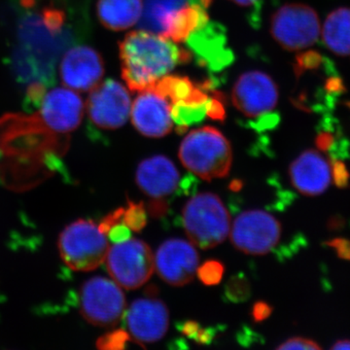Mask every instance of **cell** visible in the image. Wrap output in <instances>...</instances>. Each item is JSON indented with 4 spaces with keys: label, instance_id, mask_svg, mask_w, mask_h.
<instances>
[{
    "label": "cell",
    "instance_id": "cell-31",
    "mask_svg": "<svg viewBox=\"0 0 350 350\" xmlns=\"http://www.w3.org/2000/svg\"><path fill=\"white\" fill-rule=\"evenodd\" d=\"M108 238L114 243H122L131 239V229L124 223H117L107 232Z\"/></svg>",
    "mask_w": 350,
    "mask_h": 350
},
{
    "label": "cell",
    "instance_id": "cell-40",
    "mask_svg": "<svg viewBox=\"0 0 350 350\" xmlns=\"http://www.w3.org/2000/svg\"><path fill=\"white\" fill-rule=\"evenodd\" d=\"M157 200H154V202H152L151 204H149V213H150L153 217H162L165 211H167V206H165L163 200H159L161 199Z\"/></svg>",
    "mask_w": 350,
    "mask_h": 350
},
{
    "label": "cell",
    "instance_id": "cell-17",
    "mask_svg": "<svg viewBox=\"0 0 350 350\" xmlns=\"http://www.w3.org/2000/svg\"><path fill=\"white\" fill-rule=\"evenodd\" d=\"M135 181L145 195L155 200L162 199L178 187V170L167 157H151L138 165Z\"/></svg>",
    "mask_w": 350,
    "mask_h": 350
},
{
    "label": "cell",
    "instance_id": "cell-9",
    "mask_svg": "<svg viewBox=\"0 0 350 350\" xmlns=\"http://www.w3.org/2000/svg\"><path fill=\"white\" fill-rule=\"evenodd\" d=\"M282 237V225L273 215L262 211H248L234 220L231 241L246 254L265 255L275 247Z\"/></svg>",
    "mask_w": 350,
    "mask_h": 350
},
{
    "label": "cell",
    "instance_id": "cell-41",
    "mask_svg": "<svg viewBox=\"0 0 350 350\" xmlns=\"http://www.w3.org/2000/svg\"><path fill=\"white\" fill-rule=\"evenodd\" d=\"M331 349H350V340H337L332 345Z\"/></svg>",
    "mask_w": 350,
    "mask_h": 350
},
{
    "label": "cell",
    "instance_id": "cell-34",
    "mask_svg": "<svg viewBox=\"0 0 350 350\" xmlns=\"http://www.w3.org/2000/svg\"><path fill=\"white\" fill-rule=\"evenodd\" d=\"M335 137L328 131H323V133H319L315 144L319 150L323 152L331 151L335 147Z\"/></svg>",
    "mask_w": 350,
    "mask_h": 350
},
{
    "label": "cell",
    "instance_id": "cell-25",
    "mask_svg": "<svg viewBox=\"0 0 350 350\" xmlns=\"http://www.w3.org/2000/svg\"><path fill=\"white\" fill-rule=\"evenodd\" d=\"M198 276L204 284L216 285L222 280L224 266L218 261H207L197 269Z\"/></svg>",
    "mask_w": 350,
    "mask_h": 350
},
{
    "label": "cell",
    "instance_id": "cell-35",
    "mask_svg": "<svg viewBox=\"0 0 350 350\" xmlns=\"http://www.w3.org/2000/svg\"><path fill=\"white\" fill-rule=\"evenodd\" d=\"M273 308L265 301H258L252 308V317L255 322H261L268 319L271 314Z\"/></svg>",
    "mask_w": 350,
    "mask_h": 350
},
{
    "label": "cell",
    "instance_id": "cell-37",
    "mask_svg": "<svg viewBox=\"0 0 350 350\" xmlns=\"http://www.w3.org/2000/svg\"><path fill=\"white\" fill-rule=\"evenodd\" d=\"M199 323L192 320H187V321L179 322L176 323L177 330L180 333L185 335L189 338H194L196 334L200 329Z\"/></svg>",
    "mask_w": 350,
    "mask_h": 350
},
{
    "label": "cell",
    "instance_id": "cell-13",
    "mask_svg": "<svg viewBox=\"0 0 350 350\" xmlns=\"http://www.w3.org/2000/svg\"><path fill=\"white\" fill-rule=\"evenodd\" d=\"M199 254L192 243L180 239H170L156 253L157 273L165 282L183 286L192 282L199 268Z\"/></svg>",
    "mask_w": 350,
    "mask_h": 350
},
{
    "label": "cell",
    "instance_id": "cell-14",
    "mask_svg": "<svg viewBox=\"0 0 350 350\" xmlns=\"http://www.w3.org/2000/svg\"><path fill=\"white\" fill-rule=\"evenodd\" d=\"M172 109V103L167 98L153 88H148L139 92L131 105L133 125L145 137H165L174 128Z\"/></svg>",
    "mask_w": 350,
    "mask_h": 350
},
{
    "label": "cell",
    "instance_id": "cell-28",
    "mask_svg": "<svg viewBox=\"0 0 350 350\" xmlns=\"http://www.w3.org/2000/svg\"><path fill=\"white\" fill-rule=\"evenodd\" d=\"M331 175L334 183L338 188L349 187L350 172L342 161L333 159L331 161Z\"/></svg>",
    "mask_w": 350,
    "mask_h": 350
},
{
    "label": "cell",
    "instance_id": "cell-43",
    "mask_svg": "<svg viewBox=\"0 0 350 350\" xmlns=\"http://www.w3.org/2000/svg\"><path fill=\"white\" fill-rule=\"evenodd\" d=\"M213 0H190V3L197 4V5L202 6L204 8H206V7L209 6L211 2Z\"/></svg>",
    "mask_w": 350,
    "mask_h": 350
},
{
    "label": "cell",
    "instance_id": "cell-33",
    "mask_svg": "<svg viewBox=\"0 0 350 350\" xmlns=\"http://www.w3.org/2000/svg\"><path fill=\"white\" fill-rule=\"evenodd\" d=\"M124 211H125V208H118L113 211V213L108 214L107 217L103 219L100 225H98L101 231L105 232V234H107V232H109V230L111 229L113 226L117 224V223L121 222V220H123Z\"/></svg>",
    "mask_w": 350,
    "mask_h": 350
},
{
    "label": "cell",
    "instance_id": "cell-12",
    "mask_svg": "<svg viewBox=\"0 0 350 350\" xmlns=\"http://www.w3.org/2000/svg\"><path fill=\"white\" fill-rule=\"evenodd\" d=\"M63 84L75 92L92 91L105 75L100 53L90 46H75L64 54L59 66Z\"/></svg>",
    "mask_w": 350,
    "mask_h": 350
},
{
    "label": "cell",
    "instance_id": "cell-32",
    "mask_svg": "<svg viewBox=\"0 0 350 350\" xmlns=\"http://www.w3.org/2000/svg\"><path fill=\"white\" fill-rule=\"evenodd\" d=\"M221 327H209V328H200L197 332L193 340L199 345H211L213 338L217 335Z\"/></svg>",
    "mask_w": 350,
    "mask_h": 350
},
{
    "label": "cell",
    "instance_id": "cell-42",
    "mask_svg": "<svg viewBox=\"0 0 350 350\" xmlns=\"http://www.w3.org/2000/svg\"><path fill=\"white\" fill-rule=\"evenodd\" d=\"M231 1L238 4L239 6L250 7L253 5L254 3H256L257 0H231Z\"/></svg>",
    "mask_w": 350,
    "mask_h": 350
},
{
    "label": "cell",
    "instance_id": "cell-24",
    "mask_svg": "<svg viewBox=\"0 0 350 350\" xmlns=\"http://www.w3.org/2000/svg\"><path fill=\"white\" fill-rule=\"evenodd\" d=\"M123 223L135 232L142 231L147 224V213L144 202H129L123 215Z\"/></svg>",
    "mask_w": 350,
    "mask_h": 350
},
{
    "label": "cell",
    "instance_id": "cell-2",
    "mask_svg": "<svg viewBox=\"0 0 350 350\" xmlns=\"http://www.w3.org/2000/svg\"><path fill=\"white\" fill-rule=\"evenodd\" d=\"M184 167L204 180L223 178L231 170L232 152L229 140L213 126L189 133L179 148Z\"/></svg>",
    "mask_w": 350,
    "mask_h": 350
},
{
    "label": "cell",
    "instance_id": "cell-38",
    "mask_svg": "<svg viewBox=\"0 0 350 350\" xmlns=\"http://www.w3.org/2000/svg\"><path fill=\"white\" fill-rule=\"evenodd\" d=\"M198 185V180L192 174H188L184 177L181 182L179 181V191L180 194L189 195L191 192H194Z\"/></svg>",
    "mask_w": 350,
    "mask_h": 350
},
{
    "label": "cell",
    "instance_id": "cell-36",
    "mask_svg": "<svg viewBox=\"0 0 350 350\" xmlns=\"http://www.w3.org/2000/svg\"><path fill=\"white\" fill-rule=\"evenodd\" d=\"M238 340L241 345L250 347V345L256 344V342H262V338L251 329L244 327L243 330H241L239 333Z\"/></svg>",
    "mask_w": 350,
    "mask_h": 350
},
{
    "label": "cell",
    "instance_id": "cell-30",
    "mask_svg": "<svg viewBox=\"0 0 350 350\" xmlns=\"http://www.w3.org/2000/svg\"><path fill=\"white\" fill-rule=\"evenodd\" d=\"M327 245L330 246L337 253L340 259L350 261V241L345 238H336L327 241Z\"/></svg>",
    "mask_w": 350,
    "mask_h": 350
},
{
    "label": "cell",
    "instance_id": "cell-7",
    "mask_svg": "<svg viewBox=\"0 0 350 350\" xmlns=\"http://www.w3.org/2000/svg\"><path fill=\"white\" fill-rule=\"evenodd\" d=\"M80 313L92 325L113 328L125 315L126 298L116 282L94 276L82 285Z\"/></svg>",
    "mask_w": 350,
    "mask_h": 350
},
{
    "label": "cell",
    "instance_id": "cell-27",
    "mask_svg": "<svg viewBox=\"0 0 350 350\" xmlns=\"http://www.w3.org/2000/svg\"><path fill=\"white\" fill-rule=\"evenodd\" d=\"M321 61V56L315 51H308V52L299 55L296 57V66H295L297 77H300L304 71L314 70V69L319 68Z\"/></svg>",
    "mask_w": 350,
    "mask_h": 350
},
{
    "label": "cell",
    "instance_id": "cell-20",
    "mask_svg": "<svg viewBox=\"0 0 350 350\" xmlns=\"http://www.w3.org/2000/svg\"><path fill=\"white\" fill-rule=\"evenodd\" d=\"M322 38L328 49L336 55L350 54L349 8H338L329 14L322 29Z\"/></svg>",
    "mask_w": 350,
    "mask_h": 350
},
{
    "label": "cell",
    "instance_id": "cell-19",
    "mask_svg": "<svg viewBox=\"0 0 350 350\" xmlns=\"http://www.w3.org/2000/svg\"><path fill=\"white\" fill-rule=\"evenodd\" d=\"M142 0H98L96 14L103 27L113 31L130 29L139 22Z\"/></svg>",
    "mask_w": 350,
    "mask_h": 350
},
{
    "label": "cell",
    "instance_id": "cell-15",
    "mask_svg": "<svg viewBox=\"0 0 350 350\" xmlns=\"http://www.w3.org/2000/svg\"><path fill=\"white\" fill-rule=\"evenodd\" d=\"M129 335L138 344H152L165 335L170 325L167 306L157 299H137L126 312Z\"/></svg>",
    "mask_w": 350,
    "mask_h": 350
},
{
    "label": "cell",
    "instance_id": "cell-1",
    "mask_svg": "<svg viewBox=\"0 0 350 350\" xmlns=\"http://www.w3.org/2000/svg\"><path fill=\"white\" fill-rule=\"evenodd\" d=\"M119 52L122 77L129 89L137 93L191 59L190 53L174 41L144 29L126 34L120 43Z\"/></svg>",
    "mask_w": 350,
    "mask_h": 350
},
{
    "label": "cell",
    "instance_id": "cell-6",
    "mask_svg": "<svg viewBox=\"0 0 350 350\" xmlns=\"http://www.w3.org/2000/svg\"><path fill=\"white\" fill-rule=\"evenodd\" d=\"M105 262L114 282L126 290L142 286L155 269V258L150 246L139 239H130L113 244Z\"/></svg>",
    "mask_w": 350,
    "mask_h": 350
},
{
    "label": "cell",
    "instance_id": "cell-8",
    "mask_svg": "<svg viewBox=\"0 0 350 350\" xmlns=\"http://www.w3.org/2000/svg\"><path fill=\"white\" fill-rule=\"evenodd\" d=\"M320 31L317 11L306 4H285L271 18V36L285 50L300 51L310 47L319 39Z\"/></svg>",
    "mask_w": 350,
    "mask_h": 350
},
{
    "label": "cell",
    "instance_id": "cell-26",
    "mask_svg": "<svg viewBox=\"0 0 350 350\" xmlns=\"http://www.w3.org/2000/svg\"><path fill=\"white\" fill-rule=\"evenodd\" d=\"M130 340V335L126 331L116 330L100 338L96 345L100 349H123Z\"/></svg>",
    "mask_w": 350,
    "mask_h": 350
},
{
    "label": "cell",
    "instance_id": "cell-29",
    "mask_svg": "<svg viewBox=\"0 0 350 350\" xmlns=\"http://www.w3.org/2000/svg\"><path fill=\"white\" fill-rule=\"evenodd\" d=\"M317 342L306 338H292L287 340L286 342H283L278 347V349H321Z\"/></svg>",
    "mask_w": 350,
    "mask_h": 350
},
{
    "label": "cell",
    "instance_id": "cell-3",
    "mask_svg": "<svg viewBox=\"0 0 350 350\" xmlns=\"http://www.w3.org/2000/svg\"><path fill=\"white\" fill-rule=\"evenodd\" d=\"M188 238L202 250L222 243L230 232V214L222 200L211 193L194 196L182 211Z\"/></svg>",
    "mask_w": 350,
    "mask_h": 350
},
{
    "label": "cell",
    "instance_id": "cell-39",
    "mask_svg": "<svg viewBox=\"0 0 350 350\" xmlns=\"http://www.w3.org/2000/svg\"><path fill=\"white\" fill-rule=\"evenodd\" d=\"M326 91L330 94H342L347 92L344 82L340 78L331 77L326 81Z\"/></svg>",
    "mask_w": 350,
    "mask_h": 350
},
{
    "label": "cell",
    "instance_id": "cell-5",
    "mask_svg": "<svg viewBox=\"0 0 350 350\" xmlns=\"http://www.w3.org/2000/svg\"><path fill=\"white\" fill-rule=\"evenodd\" d=\"M59 254L64 264L75 271H91L107 259L109 244L98 225L93 221H75L59 234Z\"/></svg>",
    "mask_w": 350,
    "mask_h": 350
},
{
    "label": "cell",
    "instance_id": "cell-11",
    "mask_svg": "<svg viewBox=\"0 0 350 350\" xmlns=\"http://www.w3.org/2000/svg\"><path fill=\"white\" fill-rule=\"evenodd\" d=\"M85 108L94 125L103 130H117L130 117L131 94L123 84L108 79L92 90Z\"/></svg>",
    "mask_w": 350,
    "mask_h": 350
},
{
    "label": "cell",
    "instance_id": "cell-18",
    "mask_svg": "<svg viewBox=\"0 0 350 350\" xmlns=\"http://www.w3.org/2000/svg\"><path fill=\"white\" fill-rule=\"evenodd\" d=\"M185 42L194 51L202 64L211 68H224L231 63V52L225 47V32L211 25L208 20L190 34Z\"/></svg>",
    "mask_w": 350,
    "mask_h": 350
},
{
    "label": "cell",
    "instance_id": "cell-16",
    "mask_svg": "<svg viewBox=\"0 0 350 350\" xmlns=\"http://www.w3.org/2000/svg\"><path fill=\"white\" fill-rule=\"evenodd\" d=\"M289 175L292 185L301 195H321L331 184V163L319 151L310 149L291 163Z\"/></svg>",
    "mask_w": 350,
    "mask_h": 350
},
{
    "label": "cell",
    "instance_id": "cell-44",
    "mask_svg": "<svg viewBox=\"0 0 350 350\" xmlns=\"http://www.w3.org/2000/svg\"><path fill=\"white\" fill-rule=\"evenodd\" d=\"M241 187V182L238 180H234L232 182L231 189L234 191H238Z\"/></svg>",
    "mask_w": 350,
    "mask_h": 350
},
{
    "label": "cell",
    "instance_id": "cell-10",
    "mask_svg": "<svg viewBox=\"0 0 350 350\" xmlns=\"http://www.w3.org/2000/svg\"><path fill=\"white\" fill-rule=\"evenodd\" d=\"M36 107V115L44 128L57 135L72 133L84 117L85 103L81 96L66 87L44 92Z\"/></svg>",
    "mask_w": 350,
    "mask_h": 350
},
{
    "label": "cell",
    "instance_id": "cell-4",
    "mask_svg": "<svg viewBox=\"0 0 350 350\" xmlns=\"http://www.w3.org/2000/svg\"><path fill=\"white\" fill-rule=\"evenodd\" d=\"M278 86L271 76L259 70L247 71L239 76L232 88L234 107L246 118L254 120L252 128L268 130L278 124L273 111L278 103Z\"/></svg>",
    "mask_w": 350,
    "mask_h": 350
},
{
    "label": "cell",
    "instance_id": "cell-22",
    "mask_svg": "<svg viewBox=\"0 0 350 350\" xmlns=\"http://www.w3.org/2000/svg\"><path fill=\"white\" fill-rule=\"evenodd\" d=\"M144 9L139 23L142 29L163 36L170 18L190 0H142Z\"/></svg>",
    "mask_w": 350,
    "mask_h": 350
},
{
    "label": "cell",
    "instance_id": "cell-23",
    "mask_svg": "<svg viewBox=\"0 0 350 350\" xmlns=\"http://www.w3.org/2000/svg\"><path fill=\"white\" fill-rule=\"evenodd\" d=\"M250 280L243 273L232 275L225 285V300L232 304L244 303L250 298Z\"/></svg>",
    "mask_w": 350,
    "mask_h": 350
},
{
    "label": "cell",
    "instance_id": "cell-21",
    "mask_svg": "<svg viewBox=\"0 0 350 350\" xmlns=\"http://www.w3.org/2000/svg\"><path fill=\"white\" fill-rule=\"evenodd\" d=\"M204 9L192 3L179 9L167 21L162 36L175 43L185 42L193 31L208 20Z\"/></svg>",
    "mask_w": 350,
    "mask_h": 350
}]
</instances>
